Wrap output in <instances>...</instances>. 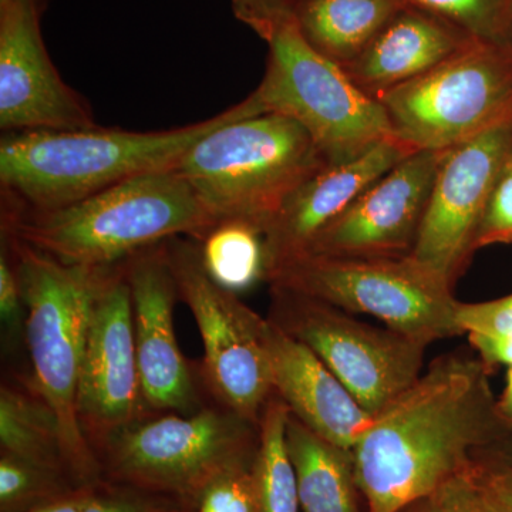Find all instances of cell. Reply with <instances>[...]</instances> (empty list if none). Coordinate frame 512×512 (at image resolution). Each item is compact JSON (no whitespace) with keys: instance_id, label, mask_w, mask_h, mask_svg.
I'll return each mask as SVG.
<instances>
[{"instance_id":"cell-15","label":"cell","mask_w":512,"mask_h":512,"mask_svg":"<svg viewBox=\"0 0 512 512\" xmlns=\"http://www.w3.org/2000/svg\"><path fill=\"white\" fill-rule=\"evenodd\" d=\"M144 397L151 412L194 413L212 399L198 365L178 345L174 306L178 291L165 241L123 261Z\"/></svg>"},{"instance_id":"cell-16","label":"cell","mask_w":512,"mask_h":512,"mask_svg":"<svg viewBox=\"0 0 512 512\" xmlns=\"http://www.w3.org/2000/svg\"><path fill=\"white\" fill-rule=\"evenodd\" d=\"M446 151L421 150L404 157L330 222L305 256L403 258L412 255L434 178Z\"/></svg>"},{"instance_id":"cell-26","label":"cell","mask_w":512,"mask_h":512,"mask_svg":"<svg viewBox=\"0 0 512 512\" xmlns=\"http://www.w3.org/2000/svg\"><path fill=\"white\" fill-rule=\"evenodd\" d=\"M32 512H192L180 501L113 481L82 485L73 493Z\"/></svg>"},{"instance_id":"cell-36","label":"cell","mask_w":512,"mask_h":512,"mask_svg":"<svg viewBox=\"0 0 512 512\" xmlns=\"http://www.w3.org/2000/svg\"><path fill=\"white\" fill-rule=\"evenodd\" d=\"M497 410L508 429L512 430V367L507 372L504 392L497 399Z\"/></svg>"},{"instance_id":"cell-34","label":"cell","mask_w":512,"mask_h":512,"mask_svg":"<svg viewBox=\"0 0 512 512\" xmlns=\"http://www.w3.org/2000/svg\"><path fill=\"white\" fill-rule=\"evenodd\" d=\"M298 0H231L232 12L259 36L269 35L284 20L292 18Z\"/></svg>"},{"instance_id":"cell-13","label":"cell","mask_w":512,"mask_h":512,"mask_svg":"<svg viewBox=\"0 0 512 512\" xmlns=\"http://www.w3.org/2000/svg\"><path fill=\"white\" fill-rule=\"evenodd\" d=\"M512 153V120L450 148L433 188L412 256L451 284L467 271L495 181Z\"/></svg>"},{"instance_id":"cell-3","label":"cell","mask_w":512,"mask_h":512,"mask_svg":"<svg viewBox=\"0 0 512 512\" xmlns=\"http://www.w3.org/2000/svg\"><path fill=\"white\" fill-rule=\"evenodd\" d=\"M2 235L67 265L120 264L175 237L201 242L218 224L175 170L141 175L52 211L2 210Z\"/></svg>"},{"instance_id":"cell-9","label":"cell","mask_w":512,"mask_h":512,"mask_svg":"<svg viewBox=\"0 0 512 512\" xmlns=\"http://www.w3.org/2000/svg\"><path fill=\"white\" fill-rule=\"evenodd\" d=\"M376 101L407 147L450 150L512 120V46L476 40Z\"/></svg>"},{"instance_id":"cell-18","label":"cell","mask_w":512,"mask_h":512,"mask_svg":"<svg viewBox=\"0 0 512 512\" xmlns=\"http://www.w3.org/2000/svg\"><path fill=\"white\" fill-rule=\"evenodd\" d=\"M275 393L303 424L340 447L353 448L372 427L366 412L345 384L299 340L266 318L261 330Z\"/></svg>"},{"instance_id":"cell-24","label":"cell","mask_w":512,"mask_h":512,"mask_svg":"<svg viewBox=\"0 0 512 512\" xmlns=\"http://www.w3.org/2000/svg\"><path fill=\"white\" fill-rule=\"evenodd\" d=\"M205 271L222 288L242 292L265 281L264 231L244 221H222L200 242Z\"/></svg>"},{"instance_id":"cell-12","label":"cell","mask_w":512,"mask_h":512,"mask_svg":"<svg viewBox=\"0 0 512 512\" xmlns=\"http://www.w3.org/2000/svg\"><path fill=\"white\" fill-rule=\"evenodd\" d=\"M150 412L138 367L130 288L120 262L104 269L94 296L77 389V419L96 454L107 437Z\"/></svg>"},{"instance_id":"cell-39","label":"cell","mask_w":512,"mask_h":512,"mask_svg":"<svg viewBox=\"0 0 512 512\" xmlns=\"http://www.w3.org/2000/svg\"><path fill=\"white\" fill-rule=\"evenodd\" d=\"M481 491H483V490H481ZM485 498H487V495H485ZM487 503H488V508H490V512H503L500 510V508L497 507V505L491 503V501L488 500V498H487Z\"/></svg>"},{"instance_id":"cell-1","label":"cell","mask_w":512,"mask_h":512,"mask_svg":"<svg viewBox=\"0 0 512 512\" xmlns=\"http://www.w3.org/2000/svg\"><path fill=\"white\" fill-rule=\"evenodd\" d=\"M491 375L480 357L448 352L375 416L352 448L367 512H400L429 498L477 451L510 436Z\"/></svg>"},{"instance_id":"cell-25","label":"cell","mask_w":512,"mask_h":512,"mask_svg":"<svg viewBox=\"0 0 512 512\" xmlns=\"http://www.w3.org/2000/svg\"><path fill=\"white\" fill-rule=\"evenodd\" d=\"M82 487L63 471L0 453V512H32Z\"/></svg>"},{"instance_id":"cell-5","label":"cell","mask_w":512,"mask_h":512,"mask_svg":"<svg viewBox=\"0 0 512 512\" xmlns=\"http://www.w3.org/2000/svg\"><path fill=\"white\" fill-rule=\"evenodd\" d=\"M259 424L208 400L194 413L150 412L96 448L101 476L165 495L197 512L205 488L221 474L251 467Z\"/></svg>"},{"instance_id":"cell-7","label":"cell","mask_w":512,"mask_h":512,"mask_svg":"<svg viewBox=\"0 0 512 512\" xmlns=\"http://www.w3.org/2000/svg\"><path fill=\"white\" fill-rule=\"evenodd\" d=\"M265 40V74L249 96L261 114H279L305 128L326 163H349L396 138L383 107L360 92L342 67L315 52L293 18Z\"/></svg>"},{"instance_id":"cell-35","label":"cell","mask_w":512,"mask_h":512,"mask_svg":"<svg viewBox=\"0 0 512 512\" xmlns=\"http://www.w3.org/2000/svg\"><path fill=\"white\" fill-rule=\"evenodd\" d=\"M468 342L491 373L500 366L512 367V335L468 333Z\"/></svg>"},{"instance_id":"cell-14","label":"cell","mask_w":512,"mask_h":512,"mask_svg":"<svg viewBox=\"0 0 512 512\" xmlns=\"http://www.w3.org/2000/svg\"><path fill=\"white\" fill-rule=\"evenodd\" d=\"M50 0H0V128L82 130L99 126L82 94L64 82L46 49Z\"/></svg>"},{"instance_id":"cell-30","label":"cell","mask_w":512,"mask_h":512,"mask_svg":"<svg viewBox=\"0 0 512 512\" xmlns=\"http://www.w3.org/2000/svg\"><path fill=\"white\" fill-rule=\"evenodd\" d=\"M251 467L221 474L201 494L197 512H255Z\"/></svg>"},{"instance_id":"cell-37","label":"cell","mask_w":512,"mask_h":512,"mask_svg":"<svg viewBox=\"0 0 512 512\" xmlns=\"http://www.w3.org/2000/svg\"><path fill=\"white\" fill-rule=\"evenodd\" d=\"M485 450L491 451L495 456L503 458V460L512 464V433L510 436L505 437L501 443H498L497 446L485 448Z\"/></svg>"},{"instance_id":"cell-17","label":"cell","mask_w":512,"mask_h":512,"mask_svg":"<svg viewBox=\"0 0 512 512\" xmlns=\"http://www.w3.org/2000/svg\"><path fill=\"white\" fill-rule=\"evenodd\" d=\"M416 153L397 138L382 141L356 160L328 164L289 195L264 231L265 281L276 269L308 254L312 242L377 178Z\"/></svg>"},{"instance_id":"cell-20","label":"cell","mask_w":512,"mask_h":512,"mask_svg":"<svg viewBox=\"0 0 512 512\" xmlns=\"http://www.w3.org/2000/svg\"><path fill=\"white\" fill-rule=\"evenodd\" d=\"M286 447L295 468L301 512H367L352 448L323 439L291 412Z\"/></svg>"},{"instance_id":"cell-22","label":"cell","mask_w":512,"mask_h":512,"mask_svg":"<svg viewBox=\"0 0 512 512\" xmlns=\"http://www.w3.org/2000/svg\"><path fill=\"white\" fill-rule=\"evenodd\" d=\"M0 453L25 458L73 477L59 417L37 392L30 377L2 383Z\"/></svg>"},{"instance_id":"cell-33","label":"cell","mask_w":512,"mask_h":512,"mask_svg":"<svg viewBox=\"0 0 512 512\" xmlns=\"http://www.w3.org/2000/svg\"><path fill=\"white\" fill-rule=\"evenodd\" d=\"M427 500L430 512H490L487 498L471 476L470 467L440 485Z\"/></svg>"},{"instance_id":"cell-31","label":"cell","mask_w":512,"mask_h":512,"mask_svg":"<svg viewBox=\"0 0 512 512\" xmlns=\"http://www.w3.org/2000/svg\"><path fill=\"white\" fill-rule=\"evenodd\" d=\"M457 322L467 335H512V293L494 301L460 302Z\"/></svg>"},{"instance_id":"cell-2","label":"cell","mask_w":512,"mask_h":512,"mask_svg":"<svg viewBox=\"0 0 512 512\" xmlns=\"http://www.w3.org/2000/svg\"><path fill=\"white\" fill-rule=\"evenodd\" d=\"M258 114L261 111L248 96L217 116L170 130L96 126L3 133L2 210H57L141 175L175 170L202 137Z\"/></svg>"},{"instance_id":"cell-32","label":"cell","mask_w":512,"mask_h":512,"mask_svg":"<svg viewBox=\"0 0 512 512\" xmlns=\"http://www.w3.org/2000/svg\"><path fill=\"white\" fill-rule=\"evenodd\" d=\"M470 473L491 503L503 512H512V464L494 453L480 450L474 454Z\"/></svg>"},{"instance_id":"cell-19","label":"cell","mask_w":512,"mask_h":512,"mask_svg":"<svg viewBox=\"0 0 512 512\" xmlns=\"http://www.w3.org/2000/svg\"><path fill=\"white\" fill-rule=\"evenodd\" d=\"M410 8L400 9L343 69L370 99L412 82L480 40L436 13Z\"/></svg>"},{"instance_id":"cell-6","label":"cell","mask_w":512,"mask_h":512,"mask_svg":"<svg viewBox=\"0 0 512 512\" xmlns=\"http://www.w3.org/2000/svg\"><path fill=\"white\" fill-rule=\"evenodd\" d=\"M325 165L305 128L265 113L202 137L177 170L218 224L244 221L265 231L289 195Z\"/></svg>"},{"instance_id":"cell-29","label":"cell","mask_w":512,"mask_h":512,"mask_svg":"<svg viewBox=\"0 0 512 512\" xmlns=\"http://www.w3.org/2000/svg\"><path fill=\"white\" fill-rule=\"evenodd\" d=\"M512 244V153L495 181L477 237V249Z\"/></svg>"},{"instance_id":"cell-27","label":"cell","mask_w":512,"mask_h":512,"mask_svg":"<svg viewBox=\"0 0 512 512\" xmlns=\"http://www.w3.org/2000/svg\"><path fill=\"white\" fill-rule=\"evenodd\" d=\"M456 23L470 35L500 42L512 15V0H403Z\"/></svg>"},{"instance_id":"cell-4","label":"cell","mask_w":512,"mask_h":512,"mask_svg":"<svg viewBox=\"0 0 512 512\" xmlns=\"http://www.w3.org/2000/svg\"><path fill=\"white\" fill-rule=\"evenodd\" d=\"M2 244L15 262L28 311L30 380L59 417L73 477L80 485L97 483L103 476L77 419V389L94 296L107 266L63 264L5 235Z\"/></svg>"},{"instance_id":"cell-28","label":"cell","mask_w":512,"mask_h":512,"mask_svg":"<svg viewBox=\"0 0 512 512\" xmlns=\"http://www.w3.org/2000/svg\"><path fill=\"white\" fill-rule=\"evenodd\" d=\"M26 311L15 262L5 244L0 251V322L5 352L16 355L26 346Z\"/></svg>"},{"instance_id":"cell-23","label":"cell","mask_w":512,"mask_h":512,"mask_svg":"<svg viewBox=\"0 0 512 512\" xmlns=\"http://www.w3.org/2000/svg\"><path fill=\"white\" fill-rule=\"evenodd\" d=\"M289 409L274 394L259 421V446L252 463L255 512H301L295 468L286 447Z\"/></svg>"},{"instance_id":"cell-21","label":"cell","mask_w":512,"mask_h":512,"mask_svg":"<svg viewBox=\"0 0 512 512\" xmlns=\"http://www.w3.org/2000/svg\"><path fill=\"white\" fill-rule=\"evenodd\" d=\"M406 5L403 0H298L292 18L315 52L345 69Z\"/></svg>"},{"instance_id":"cell-11","label":"cell","mask_w":512,"mask_h":512,"mask_svg":"<svg viewBox=\"0 0 512 512\" xmlns=\"http://www.w3.org/2000/svg\"><path fill=\"white\" fill-rule=\"evenodd\" d=\"M165 247L178 298L190 309L204 345L198 370L205 390L215 402L259 424L275 394L261 342L266 318L212 281L202 264L200 242L175 237Z\"/></svg>"},{"instance_id":"cell-38","label":"cell","mask_w":512,"mask_h":512,"mask_svg":"<svg viewBox=\"0 0 512 512\" xmlns=\"http://www.w3.org/2000/svg\"><path fill=\"white\" fill-rule=\"evenodd\" d=\"M400 512H430L429 500L416 501V503L410 504L409 507L403 508Z\"/></svg>"},{"instance_id":"cell-8","label":"cell","mask_w":512,"mask_h":512,"mask_svg":"<svg viewBox=\"0 0 512 512\" xmlns=\"http://www.w3.org/2000/svg\"><path fill=\"white\" fill-rule=\"evenodd\" d=\"M268 285L285 286L343 311L375 316L387 328L431 345L463 335L454 285L412 255L336 258L308 255L276 269Z\"/></svg>"},{"instance_id":"cell-10","label":"cell","mask_w":512,"mask_h":512,"mask_svg":"<svg viewBox=\"0 0 512 512\" xmlns=\"http://www.w3.org/2000/svg\"><path fill=\"white\" fill-rule=\"evenodd\" d=\"M269 295L266 318L308 346L372 416L423 373L426 343L285 286L269 285Z\"/></svg>"}]
</instances>
